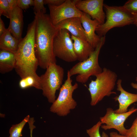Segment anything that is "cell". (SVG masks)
Listing matches in <instances>:
<instances>
[{"instance_id": "cell-11", "label": "cell", "mask_w": 137, "mask_h": 137, "mask_svg": "<svg viewBox=\"0 0 137 137\" xmlns=\"http://www.w3.org/2000/svg\"><path fill=\"white\" fill-rule=\"evenodd\" d=\"M103 0H79L76 7L81 11L89 15L93 20L97 21L100 24H104L106 19L104 11Z\"/></svg>"}, {"instance_id": "cell-10", "label": "cell", "mask_w": 137, "mask_h": 137, "mask_svg": "<svg viewBox=\"0 0 137 137\" xmlns=\"http://www.w3.org/2000/svg\"><path fill=\"white\" fill-rule=\"evenodd\" d=\"M137 111V108L133 107L126 112L119 113H115L111 108H108L106 114L100 118L102 124H105L101 127L105 130L115 129L119 134L126 135L127 129L124 126V122L129 116Z\"/></svg>"}, {"instance_id": "cell-6", "label": "cell", "mask_w": 137, "mask_h": 137, "mask_svg": "<svg viewBox=\"0 0 137 137\" xmlns=\"http://www.w3.org/2000/svg\"><path fill=\"white\" fill-rule=\"evenodd\" d=\"M46 70L45 73L40 76V83L43 95L52 104L56 99V91L62 85L64 70L56 63L50 64Z\"/></svg>"}, {"instance_id": "cell-25", "label": "cell", "mask_w": 137, "mask_h": 137, "mask_svg": "<svg viewBox=\"0 0 137 137\" xmlns=\"http://www.w3.org/2000/svg\"><path fill=\"white\" fill-rule=\"evenodd\" d=\"M126 135L127 137H137V117L130 128L127 129Z\"/></svg>"}, {"instance_id": "cell-18", "label": "cell", "mask_w": 137, "mask_h": 137, "mask_svg": "<svg viewBox=\"0 0 137 137\" xmlns=\"http://www.w3.org/2000/svg\"><path fill=\"white\" fill-rule=\"evenodd\" d=\"M16 60L15 53L0 50V72L4 74L15 69Z\"/></svg>"}, {"instance_id": "cell-31", "label": "cell", "mask_w": 137, "mask_h": 137, "mask_svg": "<svg viewBox=\"0 0 137 137\" xmlns=\"http://www.w3.org/2000/svg\"><path fill=\"white\" fill-rule=\"evenodd\" d=\"M110 137H127L126 135L118 134L117 132H112L110 133Z\"/></svg>"}, {"instance_id": "cell-30", "label": "cell", "mask_w": 137, "mask_h": 137, "mask_svg": "<svg viewBox=\"0 0 137 137\" xmlns=\"http://www.w3.org/2000/svg\"><path fill=\"white\" fill-rule=\"evenodd\" d=\"M11 9L17 6L18 0H7Z\"/></svg>"}, {"instance_id": "cell-17", "label": "cell", "mask_w": 137, "mask_h": 137, "mask_svg": "<svg viewBox=\"0 0 137 137\" xmlns=\"http://www.w3.org/2000/svg\"><path fill=\"white\" fill-rule=\"evenodd\" d=\"M11 34L7 28L0 36V49L15 54L17 50L21 39L19 40L12 36Z\"/></svg>"}, {"instance_id": "cell-15", "label": "cell", "mask_w": 137, "mask_h": 137, "mask_svg": "<svg viewBox=\"0 0 137 137\" xmlns=\"http://www.w3.org/2000/svg\"><path fill=\"white\" fill-rule=\"evenodd\" d=\"M9 19V24L7 28L13 36L21 40L23 25L22 10L18 6L12 8Z\"/></svg>"}, {"instance_id": "cell-33", "label": "cell", "mask_w": 137, "mask_h": 137, "mask_svg": "<svg viewBox=\"0 0 137 137\" xmlns=\"http://www.w3.org/2000/svg\"><path fill=\"white\" fill-rule=\"evenodd\" d=\"M131 85L133 88L137 90V84L133 82H131Z\"/></svg>"}, {"instance_id": "cell-7", "label": "cell", "mask_w": 137, "mask_h": 137, "mask_svg": "<svg viewBox=\"0 0 137 137\" xmlns=\"http://www.w3.org/2000/svg\"><path fill=\"white\" fill-rule=\"evenodd\" d=\"M68 70L67 79L60 89L57 98L50 108V112L59 116H64L69 114L71 110L75 108L77 104L73 97V94L78 88V84L75 83L73 85Z\"/></svg>"}, {"instance_id": "cell-12", "label": "cell", "mask_w": 137, "mask_h": 137, "mask_svg": "<svg viewBox=\"0 0 137 137\" xmlns=\"http://www.w3.org/2000/svg\"><path fill=\"white\" fill-rule=\"evenodd\" d=\"M80 18L85 30L87 40L95 49L100 41L101 37L95 33L100 24L96 20L92 19L89 15L83 12Z\"/></svg>"}, {"instance_id": "cell-9", "label": "cell", "mask_w": 137, "mask_h": 137, "mask_svg": "<svg viewBox=\"0 0 137 137\" xmlns=\"http://www.w3.org/2000/svg\"><path fill=\"white\" fill-rule=\"evenodd\" d=\"M79 0H65L58 6L48 5L51 21L54 25L61 21L73 17L80 18L83 12L78 9L76 5Z\"/></svg>"}, {"instance_id": "cell-29", "label": "cell", "mask_w": 137, "mask_h": 137, "mask_svg": "<svg viewBox=\"0 0 137 137\" xmlns=\"http://www.w3.org/2000/svg\"><path fill=\"white\" fill-rule=\"evenodd\" d=\"M7 29L5 27L4 22L1 18L0 17V36H1L6 31Z\"/></svg>"}, {"instance_id": "cell-20", "label": "cell", "mask_w": 137, "mask_h": 137, "mask_svg": "<svg viewBox=\"0 0 137 137\" xmlns=\"http://www.w3.org/2000/svg\"><path fill=\"white\" fill-rule=\"evenodd\" d=\"M30 116H27L19 123L12 125L10 129L9 137H21L22 136V131L26 123L30 119Z\"/></svg>"}, {"instance_id": "cell-5", "label": "cell", "mask_w": 137, "mask_h": 137, "mask_svg": "<svg viewBox=\"0 0 137 137\" xmlns=\"http://www.w3.org/2000/svg\"><path fill=\"white\" fill-rule=\"evenodd\" d=\"M106 20L99 25L96 30L100 37L105 36L111 29L133 24L134 16L126 11L122 6H110L104 4Z\"/></svg>"}, {"instance_id": "cell-34", "label": "cell", "mask_w": 137, "mask_h": 137, "mask_svg": "<svg viewBox=\"0 0 137 137\" xmlns=\"http://www.w3.org/2000/svg\"><path fill=\"white\" fill-rule=\"evenodd\" d=\"M101 136L102 137H109L108 135L104 132H102Z\"/></svg>"}, {"instance_id": "cell-8", "label": "cell", "mask_w": 137, "mask_h": 137, "mask_svg": "<svg viewBox=\"0 0 137 137\" xmlns=\"http://www.w3.org/2000/svg\"><path fill=\"white\" fill-rule=\"evenodd\" d=\"M67 30H59L53 41V50L56 57L67 62L77 60L74 53L73 41Z\"/></svg>"}, {"instance_id": "cell-23", "label": "cell", "mask_w": 137, "mask_h": 137, "mask_svg": "<svg viewBox=\"0 0 137 137\" xmlns=\"http://www.w3.org/2000/svg\"><path fill=\"white\" fill-rule=\"evenodd\" d=\"M102 124L99 121L91 128L86 130V132L90 137H102L99 132V129Z\"/></svg>"}, {"instance_id": "cell-36", "label": "cell", "mask_w": 137, "mask_h": 137, "mask_svg": "<svg viewBox=\"0 0 137 137\" xmlns=\"http://www.w3.org/2000/svg\"></svg>"}, {"instance_id": "cell-13", "label": "cell", "mask_w": 137, "mask_h": 137, "mask_svg": "<svg viewBox=\"0 0 137 137\" xmlns=\"http://www.w3.org/2000/svg\"><path fill=\"white\" fill-rule=\"evenodd\" d=\"M122 80L118 79L116 82L117 90L120 91L118 96L114 98L115 101L119 103L118 108L115 111L117 113H123L128 111L129 107L131 104L137 102V94L132 93L125 90L122 85Z\"/></svg>"}, {"instance_id": "cell-35", "label": "cell", "mask_w": 137, "mask_h": 137, "mask_svg": "<svg viewBox=\"0 0 137 137\" xmlns=\"http://www.w3.org/2000/svg\"><path fill=\"white\" fill-rule=\"evenodd\" d=\"M136 81H137V76L136 78Z\"/></svg>"}, {"instance_id": "cell-3", "label": "cell", "mask_w": 137, "mask_h": 137, "mask_svg": "<svg viewBox=\"0 0 137 137\" xmlns=\"http://www.w3.org/2000/svg\"><path fill=\"white\" fill-rule=\"evenodd\" d=\"M96 79L92 80L89 84L88 90L91 97L90 105H97L106 96L116 94L113 91L117 76L114 72L106 67L101 72L95 76Z\"/></svg>"}, {"instance_id": "cell-21", "label": "cell", "mask_w": 137, "mask_h": 137, "mask_svg": "<svg viewBox=\"0 0 137 137\" xmlns=\"http://www.w3.org/2000/svg\"><path fill=\"white\" fill-rule=\"evenodd\" d=\"M122 7L133 16L137 14V0H129Z\"/></svg>"}, {"instance_id": "cell-26", "label": "cell", "mask_w": 137, "mask_h": 137, "mask_svg": "<svg viewBox=\"0 0 137 137\" xmlns=\"http://www.w3.org/2000/svg\"><path fill=\"white\" fill-rule=\"evenodd\" d=\"M34 3V0H18L17 6L22 10H26L33 6Z\"/></svg>"}, {"instance_id": "cell-19", "label": "cell", "mask_w": 137, "mask_h": 137, "mask_svg": "<svg viewBox=\"0 0 137 137\" xmlns=\"http://www.w3.org/2000/svg\"><path fill=\"white\" fill-rule=\"evenodd\" d=\"M19 85L20 88L22 89L31 87H34L38 89H42L40 82L32 76H27L21 79L19 82Z\"/></svg>"}, {"instance_id": "cell-16", "label": "cell", "mask_w": 137, "mask_h": 137, "mask_svg": "<svg viewBox=\"0 0 137 137\" xmlns=\"http://www.w3.org/2000/svg\"><path fill=\"white\" fill-rule=\"evenodd\" d=\"M71 38L73 41V49L77 60L81 61L87 59L95 49L86 40L78 38L72 35Z\"/></svg>"}, {"instance_id": "cell-32", "label": "cell", "mask_w": 137, "mask_h": 137, "mask_svg": "<svg viewBox=\"0 0 137 137\" xmlns=\"http://www.w3.org/2000/svg\"><path fill=\"white\" fill-rule=\"evenodd\" d=\"M133 24L137 27V14L134 16Z\"/></svg>"}, {"instance_id": "cell-14", "label": "cell", "mask_w": 137, "mask_h": 137, "mask_svg": "<svg viewBox=\"0 0 137 137\" xmlns=\"http://www.w3.org/2000/svg\"><path fill=\"white\" fill-rule=\"evenodd\" d=\"M81 24L80 18L76 17L63 20L55 26L59 30L66 29L74 36L87 40L85 30Z\"/></svg>"}, {"instance_id": "cell-4", "label": "cell", "mask_w": 137, "mask_h": 137, "mask_svg": "<svg viewBox=\"0 0 137 137\" xmlns=\"http://www.w3.org/2000/svg\"><path fill=\"white\" fill-rule=\"evenodd\" d=\"M105 40V36L101 37L100 42L89 57L77 63L68 70L71 77L77 74L76 78V81L83 83L87 82L91 76H95L102 72V69L99 64L98 58L100 49Z\"/></svg>"}, {"instance_id": "cell-22", "label": "cell", "mask_w": 137, "mask_h": 137, "mask_svg": "<svg viewBox=\"0 0 137 137\" xmlns=\"http://www.w3.org/2000/svg\"><path fill=\"white\" fill-rule=\"evenodd\" d=\"M11 9L10 8L7 0H0V16L3 15L9 18Z\"/></svg>"}, {"instance_id": "cell-27", "label": "cell", "mask_w": 137, "mask_h": 137, "mask_svg": "<svg viewBox=\"0 0 137 137\" xmlns=\"http://www.w3.org/2000/svg\"><path fill=\"white\" fill-rule=\"evenodd\" d=\"M65 0H44V4L50 5L55 6H60Z\"/></svg>"}, {"instance_id": "cell-24", "label": "cell", "mask_w": 137, "mask_h": 137, "mask_svg": "<svg viewBox=\"0 0 137 137\" xmlns=\"http://www.w3.org/2000/svg\"><path fill=\"white\" fill-rule=\"evenodd\" d=\"M33 11L34 13H41L45 14L46 8L44 6V0H34Z\"/></svg>"}, {"instance_id": "cell-1", "label": "cell", "mask_w": 137, "mask_h": 137, "mask_svg": "<svg viewBox=\"0 0 137 137\" xmlns=\"http://www.w3.org/2000/svg\"><path fill=\"white\" fill-rule=\"evenodd\" d=\"M36 22L35 35V52L38 65L46 69L51 63H56L53 52L54 38L59 30L52 23L49 15L34 13Z\"/></svg>"}, {"instance_id": "cell-2", "label": "cell", "mask_w": 137, "mask_h": 137, "mask_svg": "<svg viewBox=\"0 0 137 137\" xmlns=\"http://www.w3.org/2000/svg\"><path fill=\"white\" fill-rule=\"evenodd\" d=\"M36 22L35 19L28 25L26 35L20 40L15 53V69L21 79L32 76L40 82L36 73L38 65L35 52V35Z\"/></svg>"}, {"instance_id": "cell-28", "label": "cell", "mask_w": 137, "mask_h": 137, "mask_svg": "<svg viewBox=\"0 0 137 137\" xmlns=\"http://www.w3.org/2000/svg\"><path fill=\"white\" fill-rule=\"evenodd\" d=\"M35 122L33 117L30 118L28 122L29 124L30 133V137H32V131L33 129L36 128V127L34 125Z\"/></svg>"}]
</instances>
